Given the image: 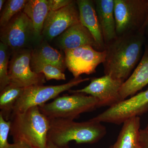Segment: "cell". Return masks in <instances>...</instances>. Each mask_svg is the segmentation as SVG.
Instances as JSON below:
<instances>
[{
	"mask_svg": "<svg viewBox=\"0 0 148 148\" xmlns=\"http://www.w3.org/2000/svg\"><path fill=\"white\" fill-rule=\"evenodd\" d=\"M146 37L143 32L117 36L106 45L105 75L125 81L143 56Z\"/></svg>",
	"mask_w": 148,
	"mask_h": 148,
	"instance_id": "1",
	"label": "cell"
},
{
	"mask_svg": "<svg viewBox=\"0 0 148 148\" xmlns=\"http://www.w3.org/2000/svg\"><path fill=\"white\" fill-rule=\"evenodd\" d=\"M49 119L48 141L60 147L68 146L73 141L77 143H97L107 133L106 127L101 123L91 119L82 122L62 119Z\"/></svg>",
	"mask_w": 148,
	"mask_h": 148,
	"instance_id": "2",
	"label": "cell"
},
{
	"mask_svg": "<svg viewBox=\"0 0 148 148\" xmlns=\"http://www.w3.org/2000/svg\"><path fill=\"white\" fill-rule=\"evenodd\" d=\"M10 120V134L14 142L26 143L33 148H46L50 121L39 107L13 115Z\"/></svg>",
	"mask_w": 148,
	"mask_h": 148,
	"instance_id": "3",
	"label": "cell"
},
{
	"mask_svg": "<svg viewBox=\"0 0 148 148\" xmlns=\"http://www.w3.org/2000/svg\"><path fill=\"white\" fill-rule=\"evenodd\" d=\"M98 99L82 93H73L57 97L51 103L39 106L40 111L49 119L74 120L82 114L99 108Z\"/></svg>",
	"mask_w": 148,
	"mask_h": 148,
	"instance_id": "4",
	"label": "cell"
},
{
	"mask_svg": "<svg viewBox=\"0 0 148 148\" xmlns=\"http://www.w3.org/2000/svg\"><path fill=\"white\" fill-rule=\"evenodd\" d=\"M148 10V0H114L117 36L144 33Z\"/></svg>",
	"mask_w": 148,
	"mask_h": 148,
	"instance_id": "5",
	"label": "cell"
},
{
	"mask_svg": "<svg viewBox=\"0 0 148 148\" xmlns=\"http://www.w3.org/2000/svg\"><path fill=\"white\" fill-rule=\"evenodd\" d=\"M1 42L7 45L11 52L31 49L39 43L32 21L22 11L12 18L8 24L1 28Z\"/></svg>",
	"mask_w": 148,
	"mask_h": 148,
	"instance_id": "6",
	"label": "cell"
},
{
	"mask_svg": "<svg viewBox=\"0 0 148 148\" xmlns=\"http://www.w3.org/2000/svg\"><path fill=\"white\" fill-rule=\"evenodd\" d=\"M89 78H75L64 84L56 86L34 85L24 88L14 108L13 115L25 112L34 107H39L47 101L58 97L60 93L70 89L82 83L88 81Z\"/></svg>",
	"mask_w": 148,
	"mask_h": 148,
	"instance_id": "7",
	"label": "cell"
},
{
	"mask_svg": "<svg viewBox=\"0 0 148 148\" xmlns=\"http://www.w3.org/2000/svg\"><path fill=\"white\" fill-rule=\"evenodd\" d=\"M32 52L31 49H24L11 52L8 68L10 84L25 88L45 83V76L36 73L31 69Z\"/></svg>",
	"mask_w": 148,
	"mask_h": 148,
	"instance_id": "8",
	"label": "cell"
},
{
	"mask_svg": "<svg viewBox=\"0 0 148 148\" xmlns=\"http://www.w3.org/2000/svg\"><path fill=\"white\" fill-rule=\"evenodd\" d=\"M64 51L66 67L75 78L95 73L97 67L105 61L106 54V51H99L89 45Z\"/></svg>",
	"mask_w": 148,
	"mask_h": 148,
	"instance_id": "9",
	"label": "cell"
},
{
	"mask_svg": "<svg viewBox=\"0 0 148 148\" xmlns=\"http://www.w3.org/2000/svg\"><path fill=\"white\" fill-rule=\"evenodd\" d=\"M124 82L116 79L108 75L91 79L90 83L82 89L69 90L70 93H82L98 99L99 108L111 106L123 101L120 91Z\"/></svg>",
	"mask_w": 148,
	"mask_h": 148,
	"instance_id": "10",
	"label": "cell"
},
{
	"mask_svg": "<svg viewBox=\"0 0 148 148\" xmlns=\"http://www.w3.org/2000/svg\"><path fill=\"white\" fill-rule=\"evenodd\" d=\"M80 23L78 8L76 1H73L63 8L49 12L45 21L42 36L45 40L51 41Z\"/></svg>",
	"mask_w": 148,
	"mask_h": 148,
	"instance_id": "11",
	"label": "cell"
},
{
	"mask_svg": "<svg viewBox=\"0 0 148 148\" xmlns=\"http://www.w3.org/2000/svg\"><path fill=\"white\" fill-rule=\"evenodd\" d=\"M148 111V88L110 107L107 110L109 119L119 125L132 117L139 116Z\"/></svg>",
	"mask_w": 148,
	"mask_h": 148,
	"instance_id": "12",
	"label": "cell"
},
{
	"mask_svg": "<svg viewBox=\"0 0 148 148\" xmlns=\"http://www.w3.org/2000/svg\"><path fill=\"white\" fill-rule=\"evenodd\" d=\"M58 38V46L64 51L89 45L101 51L91 33L81 23L70 27Z\"/></svg>",
	"mask_w": 148,
	"mask_h": 148,
	"instance_id": "13",
	"label": "cell"
},
{
	"mask_svg": "<svg viewBox=\"0 0 148 148\" xmlns=\"http://www.w3.org/2000/svg\"><path fill=\"white\" fill-rule=\"evenodd\" d=\"M148 84V43L145 45L143 56L130 76L123 83L120 93L123 100L137 94Z\"/></svg>",
	"mask_w": 148,
	"mask_h": 148,
	"instance_id": "14",
	"label": "cell"
},
{
	"mask_svg": "<svg viewBox=\"0 0 148 148\" xmlns=\"http://www.w3.org/2000/svg\"><path fill=\"white\" fill-rule=\"evenodd\" d=\"M76 2L79 11L81 23L88 29L101 51H103L105 50L106 45L94 1L77 0L76 1Z\"/></svg>",
	"mask_w": 148,
	"mask_h": 148,
	"instance_id": "15",
	"label": "cell"
},
{
	"mask_svg": "<svg viewBox=\"0 0 148 148\" xmlns=\"http://www.w3.org/2000/svg\"><path fill=\"white\" fill-rule=\"evenodd\" d=\"M94 2L106 45L117 37L114 14V0H95Z\"/></svg>",
	"mask_w": 148,
	"mask_h": 148,
	"instance_id": "16",
	"label": "cell"
},
{
	"mask_svg": "<svg viewBox=\"0 0 148 148\" xmlns=\"http://www.w3.org/2000/svg\"><path fill=\"white\" fill-rule=\"evenodd\" d=\"M22 11L32 21L37 40L40 42L45 21L50 11L49 0H28Z\"/></svg>",
	"mask_w": 148,
	"mask_h": 148,
	"instance_id": "17",
	"label": "cell"
},
{
	"mask_svg": "<svg viewBox=\"0 0 148 148\" xmlns=\"http://www.w3.org/2000/svg\"><path fill=\"white\" fill-rule=\"evenodd\" d=\"M140 116L132 117L123 123L113 148H141Z\"/></svg>",
	"mask_w": 148,
	"mask_h": 148,
	"instance_id": "18",
	"label": "cell"
},
{
	"mask_svg": "<svg viewBox=\"0 0 148 148\" xmlns=\"http://www.w3.org/2000/svg\"><path fill=\"white\" fill-rule=\"evenodd\" d=\"M31 59L50 64L60 69L64 73L67 68L65 57L58 51L50 46L47 41L45 40L32 49Z\"/></svg>",
	"mask_w": 148,
	"mask_h": 148,
	"instance_id": "19",
	"label": "cell"
},
{
	"mask_svg": "<svg viewBox=\"0 0 148 148\" xmlns=\"http://www.w3.org/2000/svg\"><path fill=\"white\" fill-rule=\"evenodd\" d=\"M24 89L10 84L0 91V114L6 120H10L14 106Z\"/></svg>",
	"mask_w": 148,
	"mask_h": 148,
	"instance_id": "20",
	"label": "cell"
},
{
	"mask_svg": "<svg viewBox=\"0 0 148 148\" xmlns=\"http://www.w3.org/2000/svg\"><path fill=\"white\" fill-rule=\"evenodd\" d=\"M31 69L36 73L43 74L47 81L51 79L61 80L66 79V75L60 69L50 64L36 60H31Z\"/></svg>",
	"mask_w": 148,
	"mask_h": 148,
	"instance_id": "21",
	"label": "cell"
},
{
	"mask_svg": "<svg viewBox=\"0 0 148 148\" xmlns=\"http://www.w3.org/2000/svg\"><path fill=\"white\" fill-rule=\"evenodd\" d=\"M28 1L27 0L7 1L1 14V28L6 25L14 16L22 11Z\"/></svg>",
	"mask_w": 148,
	"mask_h": 148,
	"instance_id": "22",
	"label": "cell"
},
{
	"mask_svg": "<svg viewBox=\"0 0 148 148\" xmlns=\"http://www.w3.org/2000/svg\"><path fill=\"white\" fill-rule=\"evenodd\" d=\"M11 51L7 45L0 42V91L10 84L8 76L9 58Z\"/></svg>",
	"mask_w": 148,
	"mask_h": 148,
	"instance_id": "23",
	"label": "cell"
},
{
	"mask_svg": "<svg viewBox=\"0 0 148 148\" xmlns=\"http://www.w3.org/2000/svg\"><path fill=\"white\" fill-rule=\"evenodd\" d=\"M11 123L6 121L0 114V148H7L9 145V134L10 133Z\"/></svg>",
	"mask_w": 148,
	"mask_h": 148,
	"instance_id": "24",
	"label": "cell"
},
{
	"mask_svg": "<svg viewBox=\"0 0 148 148\" xmlns=\"http://www.w3.org/2000/svg\"><path fill=\"white\" fill-rule=\"evenodd\" d=\"M72 0H49L50 11H56L63 8L71 3Z\"/></svg>",
	"mask_w": 148,
	"mask_h": 148,
	"instance_id": "25",
	"label": "cell"
},
{
	"mask_svg": "<svg viewBox=\"0 0 148 148\" xmlns=\"http://www.w3.org/2000/svg\"><path fill=\"white\" fill-rule=\"evenodd\" d=\"M140 148H148V128L140 129Z\"/></svg>",
	"mask_w": 148,
	"mask_h": 148,
	"instance_id": "26",
	"label": "cell"
},
{
	"mask_svg": "<svg viewBox=\"0 0 148 148\" xmlns=\"http://www.w3.org/2000/svg\"><path fill=\"white\" fill-rule=\"evenodd\" d=\"M7 148H33L26 143L22 142H14L13 144H10Z\"/></svg>",
	"mask_w": 148,
	"mask_h": 148,
	"instance_id": "27",
	"label": "cell"
},
{
	"mask_svg": "<svg viewBox=\"0 0 148 148\" xmlns=\"http://www.w3.org/2000/svg\"><path fill=\"white\" fill-rule=\"evenodd\" d=\"M46 148H69L68 146H65V147H60L58 146L53 143H51L50 141H48L47 145Z\"/></svg>",
	"mask_w": 148,
	"mask_h": 148,
	"instance_id": "28",
	"label": "cell"
},
{
	"mask_svg": "<svg viewBox=\"0 0 148 148\" xmlns=\"http://www.w3.org/2000/svg\"><path fill=\"white\" fill-rule=\"evenodd\" d=\"M143 32L145 34L146 38L147 36H148V10L145 22V25L143 27Z\"/></svg>",
	"mask_w": 148,
	"mask_h": 148,
	"instance_id": "29",
	"label": "cell"
},
{
	"mask_svg": "<svg viewBox=\"0 0 148 148\" xmlns=\"http://www.w3.org/2000/svg\"><path fill=\"white\" fill-rule=\"evenodd\" d=\"M6 1L5 0H0V10L1 11L3 8L5 4Z\"/></svg>",
	"mask_w": 148,
	"mask_h": 148,
	"instance_id": "30",
	"label": "cell"
},
{
	"mask_svg": "<svg viewBox=\"0 0 148 148\" xmlns=\"http://www.w3.org/2000/svg\"><path fill=\"white\" fill-rule=\"evenodd\" d=\"M109 148H113V146H111V147H110Z\"/></svg>",
	"mask_w": 148,
	"mask_h": 148,
	"instance_id": "31",
	"label": "cell"
},
{
	"mask_svg": "<svg viewBox=\"0 0 148 148\" xmlns=\"http://www.w3.org/2000/svg\"><path fill=\"white\" fill-rule=\"evenodd\" d=\"M146 128H148V124L147 125V127H146Z\"/></svg>",
	"mask_w": 148,
	"mask_h": 148,
	"instance_id": "32",
	"label": "cell"
}]
</instances>
